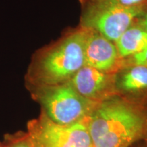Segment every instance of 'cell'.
Segmentation results:
<instances>
[{"label":"cell","instance_id":"6da1fadb","mask_svg":"<svg viewBox=\"0 0 147 147\" xmlns=\"http://www.w3.org/2000/svg\"><path fill=\"white\" fill-rule=\"evenodd\" d=\"M93 147H129L147 138V100L127 102L117 95L98 104L87 121Z\"/></svg>","mask_w":147,"mask_h":147},{"label":"cell","instance_id":"7a4b0ae2","mask_svg":"<svg viewBox=\"0 0 147 147\" xmlns=\"http://www.w3.org/2000/svg\"><path fill=\"white\" fill-rule=\"evenodd\" d=\"M85 29L79 27L35 55L28 81L34 87L69 82L84 65Z\"/></svg>","mask_w":147,"mask_h":147},{"label":"cell","instance_id":"3957f363","mask_svg":"<svg viewBox=\"0 0 147 147\" xmlns=\"http://www.w3.org/2000/svg\"><path fill=\"white\" fill-rule=\"evenodd\" d=\"M36 89L43 113L51 120L62 125L87 121L100 103L82 97L69 81Z\"/></svg>","mask_w":147,"mask_h":147},{"label":"cell","instance_id":"277c9868","mask_svg":"<svg viewBox=\"0 0 147 147\" xmlns=\"http://www.w3.org/2000/svg\"><path fill=\"white\" fill-rule=\"evenodd\" d=\"M80 27L100 33L115 42L146 9L128 8L117 0H80Z\"/></svg>","mask_w":147,"mask_h":147},{"label":"cell","instance_id":"5b68a950","mask_svg":"<svg viewBox=\"0 0 147 147\" xmlns=\"http://www.w3.org/2000/svg\"><path fill=\"white\" fill-rule=\"evenodd\" d=\"M87 121L62 125L42 112L28 123L27 134L33 147H93Z\"/></svg>","mask_w":147,"mask_h":147},{"label":"cell","instance_id":"8992f818","mask_svg":"<svg viewBox=\"0 0 147 147\" xmlns=\"http://www.w3.org/2000/svg\"><path fill=\"white\" fill-rule=\"evenodd\" d=\"M84 29V65L105 72L117 73L122 67L123 59L115 42L95 31Z\"/></svg>","mask_w":147,"mask_h":147},{"label":"cell","instance_id":"52a82bcc","mask_svg":"<svg viewBox=\"0 0 147 147\" xmlns=\"http://www.w3.org/2000/svg\"><path fill=\"white\" fill-rule=\"evenodd\" d=\"M69 82L76 91L88 100L100 102L117 93L116 73L98 70L84 65Z\"/></svg>","mask_w":147,"mask_h":147},{"label":"cell","instance_id":"ba28073f","mask_svg":"<svg viewBox=\"0 0 147 147\" xmlns=\"http://www.w3.org/2000/svg\"><path fill=\"white\" fill-rule=\"evenodd\" d=\"M117 91L147 97V67L127 65L116 73Z\"/></svg>","mask_w":147,"mask_h":147},{"label":"cell","instance_id":"9c48e42d","mask_svg":"<svg viewBox=\"0 0 147 147\" xmlns=\"http://www.w3.org/2000/svg\"><path fill=\"white\" fill-rule=\"evenodd\" d=\"M139 18L115 42L121 59L129 57L147 47V31L140 23Z\"/></svg>","mask_w":147,"mask_h":147},{"label":"cell","instance_id":"30bf717a","mask_svg":"<svg viewBox=\"0 0 147 147\" xmlns=\"http://www.w3.org/2000/svg\"><path fill=\"white\" fill-rule=\"evenodd\" d=\"M3 143L5 147H33L27 134L21 132L6 135Z\"/></svg>","mask_w":147,"mask_h":147},{"label":"cell","instance_id":"8fae6325","mask_svg":"<svg viewBox=\"0 0 147 147\" xmlns=\"http://www.w3.org/2000/svg\"><path fill=\"white\" fill-rule=\"evenodd\" d=\"M127 65H141L147 67V47L140 52L123 59L122 67Z\"/></svg>","mask_w":147,"mask_h":147},{"label":"cell","instance_id":"7c38bea8","mask_svg":"<svg viewBox=\"0 0 147 147\" xmlns=\"http://www.w3.org/2000/svg\"><path fill=\"white\" fill-rule=\"evenodd\" d=\"M119 4L128 8H147V0H117Z\"/></svg>","mask_w":147,"mask_h":147},{"label":"cell","instance_id":"4fadbf2b","mask_svg":"<svg viewBox=\"0 0 147 147\" xmlns=\"http://www.w3.org/2000/svg\"><path fill=\"white\" fill-rule=\"evenodd\" d=\"M140 23H141V25L144 27L145 29L147 31V8L145 10V12L143 13L142 16H140L139 18Z\"/></svg>","mask_w":147,"mask_h":147},{"label":"cell","instance_id":"5bb4252c","mask_svg":"<svg viewBox=\"0 0 147 147\" xmlns=\"http://www.w3.org/2000/svg\"><path fill=\"white\" fill-rule=\"evenodd\" d=\"M0 147H5L3 142H0Z\"/></svg>","mask_w":147,"mask_h":147},{"label":"cell","instance_id":"9a60e30c","mask_svg":"<svg viewBox=\"0 0 147 147\" xmlns=\"http://www.w3.org/2000/svg\"><path fill=\"white\" fill-rule=\"evenodd\" d=\"M145 147H147V145H146V146H145Z\"/></svg>","mask_w":147,"mask_h":147}]
</instances>
